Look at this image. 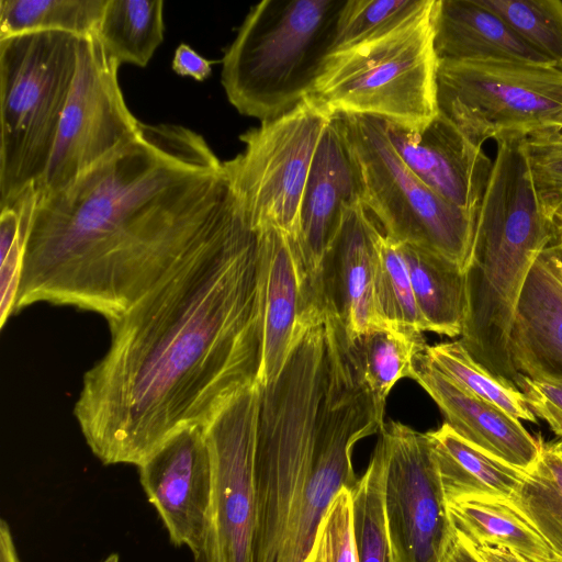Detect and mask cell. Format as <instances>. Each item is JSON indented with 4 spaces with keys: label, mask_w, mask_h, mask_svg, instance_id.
I'll list each match as a JSON object with an SVG mask.
<instances>
[{
    "label": "cell",
    "mask_w": 562,
    "mask_h": 562,
    "mask_svg": "<svg viewBox=\"0 0 562 562\" xmlns=\"http://www.w3.org/2000/svg\"><path fill=\"white\" fill-rule=\"evenodd\" d=\"M119 554L117 553H111L105 560L102 562H119Z\"/></svg>",
    "instance_id": "obj_45"
},
{
    "label": "cell",
    "mask_w": 562,
    "mask_h": 562,
    "mask_svg": "<svg viewBox=\"0 0 562 562\" xmlns=\"http://www.w3.org/2000/svg\"><path fill=\"white\" fill-rule=\"evenodd\" d=\"M525 150L541 206L553 218L562 211V131L526 137Z\"/></svg>",
    "instance_id": "obj_36"
},
{
    "label": "cell",
    "mask_w": 562,
    "mask_h": 562,
    "mask_svg": "<svg viewBox=\"0 0 562 562\" xmlns=\"http://www.w3.org/2000/svg\"><path fill=\"white\" fill-rule=\"evenodd\" d=\"M139 482L171 543L186 546L196 561L210 527L213 474L204 428H189L169 439L138 467Z\"/></svg>",
    "instance_id": "obj_16"
},
{
    "label": "cell",
    "mask_w": 562,
    "mask_h": 562,
    "mask_svg": "<svg viewBox=\"0 0 562 562\" xmlns=\"http://www.w3.org/2000/svg\"><path fill=\"white\" fill-rule=\"evenodd\" d=\"M375 295L380 311L391 327L418 334L426 331L401 244L384 233L378 247Z\"/></svg>",
    "instance_id": "obj_33"
},
{
    "label": "cell",
    "mask_w": 562,
    "mask_h": 562,
    "mask_svg": "<svg viewBox=\"0 0 562 562\" xmlns=\"http://www.w3.org/2000/svg\"><path fill=\"white\" fill-rule=\"evenodd\" d=\"M438 112L471 142L562 131V70L517 61L438 60Z\"/></svg>",
    "instance_id": "obj_9"
},
{
    "label": "cell",
    "mask_w": 562,
    "mask_h": 562,
    "mask_svg": "<svg viewBox=\"0 0 562 562\" xmlns=\"http://www.w3.org/2000/svg\"><path fill=\"white\" fill-rule=\"evenodd\" d=\"M379 223L358 202L344 207L339 228L319 268L316 290L324 312L333 314L347 337L391 327L375 295Z\"/></svg>",
    "instance_id": "obj_17"
},
{
    "label": "cell",
    "mask_w": 562,
    "mask_h": 562,
    "mask_svg": "<svg viewBox=\"0 0 562 562\" xmlns=\"http://www.w3.org/2000/svg\"><path fill=\"white\" fill-rule=\"evenodd\" d=\"M555 447L558 448V450H559V451H560V453L562 454V441L557 442V443H555Z\"/></svg>",
    "instance_id": "obj_46"
},
{
    "label": "cell",
    "mask_w": 562,
    "mask_h": 562,
    "mask_svg": "<svg viewBox=\"0 0 562 562\" xmlns=\"http://www.w3.org/2000/svg\"><path fill=\"white\" fill-rule=\"evenodd\" d=\"M257 233L260 361L256 383L263 387L277 381L305 333L323 323L325 313L296 240L273 227Z\"/></svg>",
    "instance_id": "obj_15"
},
{
    "label": "cell",
    "mask_w": 562,
    "mask_h": 562,
    "mask_svg": "<svg viewBox=\"0 0 562 562\" xmlns=\"http://www.w3.org/2000/svg\"><path fill=\"white\" fill-rule=\"evenodd\" d=\"M384 422L361 385L348 357L326 347V379L308 467L296 491L278 562H304L317 527L344 487L359 479L352 467L356 443L380 432Z\"/></svg>",
    "instance_id": "obj_10"
},
{
    "label": "cell",
    "mask_w": 562,
    "mask_h": 562,
    "mask_svg": "<svg viewBox=\"0 0 562 562\" xmlns=\"http://www.w3.org/2000/svg\"><path fill=\"white\" fill-rule=\"evenodd\" d=\"M36 202L35 187H30L10 206L0 207V323L14 314L21 282L27 229Z\"/></svg>",
    "instance_id": "obj_35"
},
{
    "label": "cell",
    "mask_w": 562,
    "mask_h": 562,
    "mask_svg": "<svg viewBox=\"0 0 562 562\" xmlns=\"http://www.w3.org/2000/svg\"><path fill=\"white\" fill-rule=\"evenodd\" d=\"M345 2L263 0L252 7L222 58L229 103L263 122L307 98L331 53Z\"/></svg>",
    "instance_id": "obj_4"
},
{
    "label": "cell",
    "mask_w": 562,
    "mask_h": 562,
    "mask_svg": "<svg viewBox=\"0 0 562 562\" xmlns=\"http://www.w3.org/2000/svg\"><path fill=\"white\" fill-rule=\"evenodd\" d=\"M326 379L324 323L311 327L280 376L260 387L254 562H278L296 491L308 467Z\"/></svg>",
    "instance_id": "obj_5"
},
{
    "label": "cell",
    "mask_w": 562,
    "mask_h": 562,
    "mask_svg": "<svg viewBox=\"0 0 562 562\" xmlns=\"http://www.w3.org/2000/svg\"><path fill=\"white\" fill-rule=\"evenodd\" d=\"M261 391H244L205 428L213 499L205 549L194 562H254L256 446Z\"/></svg>",
    "instance_id": "obj_13"
},
{
    "label": "cell",
    "mask_w": 562,
    "mask_h": 562,
    "mask_svg": "<svg viewBox=\"0 0 562 562\" xmlns=\"http://www.w3.org/2000/svg\"><path fill=\"white\" fill-rule=\"evenodd\" d=\"M559 236L539 201L529 169L504 162L493 168L480 206L465 276L461 342L494 375L518 385L509 334L528 273Z\"/></svg>",
    "instance_id": "obj_3"
},
{
    "label": "cell",
    "mask_w": 562,
    "mask_h": 562,
    "mask_svg": "<svg viewBox=\"0 0 562 562\" xmlns=\"http://www.w3.org/2000/svg\"><path fill=\"white\" fill-rule=\"evenodd\" d=\"M164 32L162 0H108L97 35L120 65L145 67Z\"/></svg>",
    "instance_id": "obj_27"
},
{
    "label": "cell",
    "mask_w": 562,
    "mask_h": 562,
    "mask_svg": "<svg viewBox=\"0 0 562 562\" xmlns=\"http://www.w3.org/2000/svg\"><path fill=\"white\" fill-rule=\"evenodd\" d=\"M454 531L472 546L507 548L529 562H551L550 547L506 498L467 497L447 502Z\"/></svg>",
    "instance_id": "obj_24"
},
{
    "label": "cell",
    "mask_w": 562,
    "mask_h": 562,
    "mask_svg": "<svg viewBox=\"0 0 562 562\" xmlns=\"http://www.w3.org/2000/svg\"><path fill=\"white\" fill-rule=\"evenodd\" d=\"M526 43L562 70V1L480 0Z\"/></svg>",
    "instance_id": "obj_34"
},
{
    "label": "cell",
    "mask_w": 562,
    "mask_h": 562,
    "mask_svg": "<svg viewBox=\"0 0 562 562\" xmlns=\"http://www.w3.org/2000/svg\"><path fill=\"white\" fill-rule=\"evenodd\" d=\"M447 502L467 497L509 499L525 471L460 437L447 423L426 432Z\"/></svg>",
    "instance_id": "obj_23"
},
{
    "label": "cell",
    "mask_w": 562,
    "mask_h": 562,
    "mask_svg": "<svg viewBox=\"0 0 562 562\" xmlns=\"http://www.w3.org/2000/svg\"><path fill=\"white\" fill-rule=\"evenodd\" d=\"M384 507L395 562H442L456 535L431 443L401 423H384Z\"/></svg>",
    "instance_id": "obj_14"
},
{
    "label": "cell",
    "mask_w": 562,
    "mask_h": 562,
    "mask_svg": "<svg viewBox=\"0 0 562 562\" xmlns=\"http://www.w3.org/2000/svg\"><path fill=\"white\" fill-rule=\"evenodd\" d=\"M400 244L425 330L451 338L461 336L465 317L464 270L438 255Z\"/></svg>",
    "instance_id": "obj_25"
},
{
    "label": "cell",
    "mask_w": 562,
    "mask_h": 562,
    "mask_svg": "<svg viewBox=\"0 0 562 562\" xmlns=\"http://www.w3.org/2000/svg\"><path fill=\"white\" fill-rule=\"evenodd\" d=\"M558 559H562V454L555 443L540 445L535 464L509 498Z\"/></svg>",
    "instance_id": "obj_28"
},
{
    "label": "cell",
    "mask_w": 562,
    "mask_h": 562,
    "mask_svg": "<svg viewBox=\"0 0 562 562\" xmlns=\"http://www.w3.org/2000/svg\"><path fill=\"white\" fill-rule=\"evenodd\" d=\"M435 1L397 30L328 55L308 97L330 116L369 115L412 130L427 125L438 113Z\"/></svg>",
    "instance_id": "obj_7"
},
{
    "label": "cell",
    "mask_w": 562,
    "mask_h": 562,
    "mask_svg": "<svg viewBox=\"0 0 562 562\" xmlns=\"http://www.w3.org/2000/svg\"><path fill=\"white\" fill-rule=\"evenodd\" d=\"M435 0H346L331 53L382 37L425 13ZM329 54V55H330Z\"/></svg>",
    "instance_id": "obj_32"
},
{
    "label": "cell",
    "mask_w": 562,
    "mask_h": 562,
    "mask_svg": "<svg viewBox=\"0 0 562 562\" xmlns=\"http://www.w3.org/2000/svg\"><path fill=\"white\" fill-rule=\"evenodd\" d=\"M108 0H0V38L42 31L97 33Z\"/></svg>",
    "instance_id": "obj_29"
},
{
    "label": "cell",
    "mask_w": 562,
    "mask_h": 562,
    "mask_svg": "<svg viewBox=\"0 0 562 562\" xmlns=\"http://www.w3.org/2000/svg\"><path fill=\"white\" fill-rule=\"evenodd\" d=\"M109 326L74 415L103 464L138 467L257 384L258 233L241 215Z\"/></svg>",
    "instance_id": "obj_1"
},
{
    "label": "cell",
    "mask_w": 562,
    "mask_h": 562,
    "mask_svg": "<svg viewBox=\"0 0 562 562\" xmlns=\"http://www.w3.org/2000/svg\"><path fill=\"white\" fill-rule=\"evenodd\" d=\"M333 116L310 97L239 136L244 150L223 161L245 217L297 240L300 209L321 136Z\"/></svg>",
    "instance_id": "obj_11"
},
{
    "label": "cell",
    "mask_w": 562,
    "mask_h": 562,
    "mask_svg": "<svg viewBox=\"0 0 562 562\" xmlns=\"http://www.w3.org/2000/svg\"><path fill=\"white\" fill-rule=\"evenodd\" d=\"M79 37L42 31L0 38V207L46 171L77 68Z\"/></svg>",
    "instance_id": "obj_6"
},
{
    "label": "cell",
    "mask_w": 562,
    "mask_h": 562,
    "mask_svg": "<svg viewBox=\"0 0 562 562\" xmlns=\"http://www.w3.org/2000/svg\"><path fill=\"white\" fill-rule=\"evenodd\" d=\"M353 155L337 116L325 127L303 192L297 245L316 289L322 260L341 222L344 207L361 202Z\"/></svg>",
    "instance_id": "obj_19"
},
{
    "label": "cell",
    "mask_w": 562,
    "mask_h": 562,
    "mask_svg": "<svg viewBox=\"0 0 562 562\" xmlns=\"http://www.w3.org/2000/svg\"><path fill=\"white\" fill-rule=\"evenodd\" d=\"M335 116L359 170L361 202L384 235L464 270L477 216L440 198L409 170L391 144L383 120L360 114Z\"/></svg>",
    "instance_id": "obj_8"
},
{
    "label": "cell",
    "mask_w": 562,
    "mask_h": 562,
    "mask_svg": "<svg viewBox=\"0 0 562 562\" xmlns=\"http://www.w3.org/2000/svg\"><path fill=\"white\" fill-rule=\"evenodd\" d=\"M386 449L379 437L364 474L351 491L352 528L359 562H395L384 507Z\"/></svg>",
    "instance_id": "obj_30"
},
{
    "label": "cell",
    "mask_w": 562,
    "mask_h": 562,
    "mask_svg": "<svg viewBox=\"0 0 562 562\" xmlns=\"http://www.w3.org/2000/svg\"><path fill=\"white\" fill-rule=\"evenodd\" d=\"M243 214L202 135L143 123L64 189L36 193L14 314L47 302L114 321Z\"/></svg>",
    "instance_id": "obj_2"
},
{
    "label": "cell",
    "mask_w": 562,
    "mask_h": 562,
    "mask_svg": "<svg viewBox=\"0 0 562 562\" xmlns=\"http://www.w3.org/2000/svg\"><path fill=\"white\" fill-rule=\"evenodd\" d=\"M472 547L483 562H529L518 553L504 547L493 544H479Z\"/></svg>",
    "instance_id": "obj_41"
},
{
    "label": "cell",
    "mask_w": 562,
    "mask_h": 562,
    "mask_svg": "<svg viewBox=\"0 0 562 562\" xmlns=\"http://www.w3.org/2000/svg\"><path fill=\"white\" fill-rule=\"evenodd\" d=\"M304 562H359L352 528L351 491H339L321 520Z\"/></svg>",
    "instance_id": "obj_37"
},
{
    "label": "cell",
    "mask_w": 562,
    "mask_h": 562,
    "mask_svg": "<svg viewBox=\"0 0 562 562\" xmlns=\"http://www.w3.org/2000/svg\"><path fill=\"white\" fill-rule=\"evenodd\" d=\"M551 562H562V559H558L555 558L554 560H552Z\"/></svg>",
    "instance_id": "obj_47"
},
{
    "label": "cell",
    "mask_w": 562,
    "mask_h": 562,
    "mask_svg": "<svg viewBox=\"0 0 562 562\" xmlns=\"http://www.w3.org/2000/svg\"><path fill=\"white\" fill-rule=\"evenodd\" d=\"M558 232L562 234V211L557 213L553 217Z\"/></svg>",
    "instance_id": "obj_43"
},
{
    "label": "cell",
    "mask_w": 562,
    "mask_h": 562,
    "mask_svg": "<svg viewBox=\"0 0 562 562\" xmlns=\"http://www.w3.org/2000/svg\"><path fill=\"white\" fill-rule=\"evenodd\" d=\"M384 127L395 151L419 180L450 204L477 216L493 170L482 146L439 112L419 130L386 121Z\"/></svg>",
    "instance_id": "obj_18"
},
{
    "label": "cell",
    "mask_w": 562,
    "mask_h": 562,
    "mask_svg": "<svg viewBox=\"0 0 562 562\" xmlns=\"http://www.w3.org/2000/svg\"><path fill=\"white\" fill-rule=\"evenodd\" d=\"M555 247H557L558 255H559L561 263H562V234H560V233L555 240Z\"/></svg>",
    "instance_id": "obj_44"
},
{
    "label": "cell",
    "mask_w": 562,
    "mask_h": 562,
    "mask_svg": "<svg viewBox=\"0 0 562 562\" xmlns=\"http://www.w3.org/2000/svg\"><path fill=\"white\" fill-rule=\"evenodd\" d=\"M171 67L176 74L196 81H204L212 74V61L184 43L176 48Z\"/></svg>",
    "instance_id": "obj_39"
},
{
    "label": "cell",
    "mask_w": 562,
    "mask_h": 562,
    "mask_svg": "<svg viewBox=\"0 0 562 562\" xmlns=\"http://www.w3.org/2000/svg\"><path fill=\"white\" fill-rule=\"evenodd\" d=\"M425 353L439 371L458 385L496 405L518 420L537 423L522 392L476 362L460 339L427 345Z\"/></svg>",
    "instance_id": "obj_31"
},
{
    "label": "cell",
    "mask_w": 562,
    "mask_h": 562,
    "mask_svg": "<svg viewBox=\"0 0 562 562\" xmlns=\"http://www.w3.org/2000/svg\"><path fill=\"white\" fill-rule=\"evenodd\" d=\"M120 66L97 33L79 37L76 75L48 166L34 184L37 194L64 189L139 133L143 123L119 83Z\"/></svg>",
    "instance_id": "obj_12"
},
{
    "label": "cell",
    "mask_w": 562,
    "mask_h": 562,
    "mask_svg": "<svg viewBox=\"0 0 562 562\" xmlns=\"http://www.w3.org/2000/svg\"><path fill=\"white\" fill-rule=\"evenodd\" d=\"M555 240L528 273L508 345L519 375L562 383V263Z\"/></svg>",
    "instance_id": "obj_20"
},
{
    "label": "cell",
    "mask_w": 562,
    "mask_h": 562,
    "mask_svg": "<svg viewBox=\"0 0 562 562\" xmlns=\"http://www.w3.org/2000/svg\"><path fill=\"white\" fill-rule=\"evenodd\" d=\"M344 340L350 363L383 420L391 390L398 380L413 378L415 359L427 347L425 339L418 333L387 327L353 339L344 330Z\"/></svg>",
    "instance_id": "obj_26"
},
{
    "label": "cell",
    "mask_w": 562,
    "mask_h": 562,
    "mask_svg": "<svg viewBox=\"0 0 562 562\" xmlns=\"http://www.w3.org/2000/svg\"><path fill=\"white\" fill-rule=\"evenodd\" d=\"M415 380L435 401L446 422L460 437L522 471L540 454L541 441L496 405L458 385L428 359L425 350L415 359Z\"/></svg>",
    "instance_id": "obj_21"
},
{
    "label": "cell",
    "mask_w": 562,
    "mask_h": 562,
    "mask_svg": "<svg viewBox=\"0 0 562 562\" xmlns=\"http://www.w3.org/2000/svg\"><path fill=\"white\" fill-rule=\"evenodd\" d=\"M0 562H21L9 524L0 520Z\"/></svg>",
    "instance_id": "obj_42"
},
{
    "label": "cell",
    "mask_w": 562,
    "mask_h": 562,
    "mask_svg": "<svg viewBox=\"0 0 562 562\" xmlns=\"http://www.w3.org/2000/svg\"><path fill=\"white\" fill-rule=\"evenodd\" d=\"M517 387L535 416L546 420L551 430L562 437V383L520 375Z\"/></svg>",
    "instance_id": "obj_38"
},
{
    "label": "cell",
    "mask_w": 562,
    "mask_h": 562,
    "mask_svg": "<svg viewBox=\"0 0 562 562\" xmlns=\"http://www.w3.org/2000/svg\"><path fill=\"white\" fill-rule=\"evenodd\" d=\"M432 22L438 60L553 66L480 0H436Z\"/></svg>",
    "instance_id": "obj_22"
},
{
    "label": "cell",
    "mask_w": 562,
    "mask_h": 562,
    "mask_svg": "<svg viewBox=\"0 0 562 562\" xmlns=\"http://www.w3.org/2000/svg\"><path fill=\"white\" fill-rule=\"evenodd\" d=\"M442 562H483L473 547L457 532Z\"/></svg>",
    "instance_id": "obj_40"
}]
</instances>
